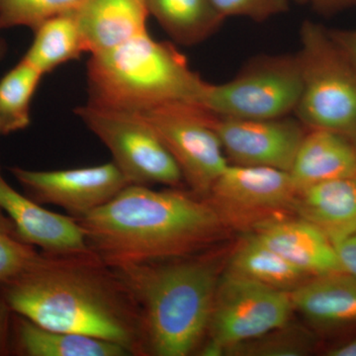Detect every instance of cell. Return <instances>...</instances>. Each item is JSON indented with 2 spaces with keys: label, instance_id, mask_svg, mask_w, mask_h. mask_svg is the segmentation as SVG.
<instances>
[{
  "label": "cell",
  "instance_id": "17",
  "mask_svg": "<svg viewBox=\"0 0 356 356\" xmlns=\"http://www.w3.org/2000/svg\"><path fill=\"white\" fill-rule=\"evenodd\" d=\"M289 172L298 191L327 180L356 177L355 142L334 131L309 129Z\"/></svg>",
  "mask_w": 356,
  "mask_h": 356
},
{
  "label": "cell",
  "instance_id": "19",
  "mask_svg": "<svg viewBox=\"0 0 356 356\" xmlns=\"http://www.w3.org/2000/svg\"><path fill=\"white\" fill-rule=\"evenodd\" d=\"M11 355L129 356L131 353L106 339L46 329L13 313Z\"/></svg>",
  "mask_w": 356,
  "mask_h": 356
},
{
  "label": "cell",
  "instance_id": "9",
  "mask_svg": "<svg viewBox=\"0 0 356 356\" xmlns=\"http://www.w3.org/2000/svg\"><path fill=\"white\" fill-rule=\"evenodd\" d=\"M175 159L185 184L207 196L229 165L215 129L216 115L193 103L177 102L144 112Z\"/></svg>",
  "mask_w": 356,
  "mask_h": 356
},
{
  "label": "cell",
  "instance_id": "20",
  "mask_svg": "<svg viewBox=\"0 0 356 356\" xmlns=\"http://www.w3.org/2000/svg\"><path fill=\"white\" fill-rule=\"evenodd\" d=\"M154 16L168 36L178 44L194 46L209 39L225 18L211 0H146Z\"/></svg>",
  "mask_w": 356,
  "mask_h": 356
},
{
  "label": "cell",
  "instance_id": "27",
  "mask_svg": "<svg viewBox=\"0 0 356 356\" xmlns=\"http://www.w3.org/2000/svg\"><path fill=\"white\" fill-rule=\"evenodd\" d=\"M222 17H243L264 22L286 13L289 0H211Z\"/></svg>",
  "mask_w": 356,
  "mask_h": 356
},
{
  "label": "cell",
  "instance_id": "33",
  "mask_svg": "<svg viewBox=\"0 0 356 356\" xmlns=\"http://www.w3.org/2000/svg\"><path fill=\"white\" fill-rule=\"evenodd\" d=\"M6 43H4L3 40L0 39V58L3 57L4 54H6Z\"/></svg>",
  "mask_w": 356,
  "mask_h": 356
},
{
  "label": "cell",
  "instance_id": "4",
  "mask_svg": "<svg viewBox=\"0 0 356 356\" xmlns=\"http://www.w3.org/2000/svg\"><path fill=\"white\" fill-rule=\"evenodd\" d=\"M86 79L88 102L138 113L170 103L200 105L208 83L175 44L154 40L149 32L91 55Z\"/></svg>",
  "mask_w": 356,
  "mask_h": 356
},
{
  "label": "cell",
  "instance_id": "16",
  "mask_svg": "<svg viewBox=\"0 0 356 356\" xmlns=\"http://www.w3.org/2000/svg\"><path fill=\"white\" fill-rule=\"evenodd\" d=\"M294 310L321 330L356 325V276L341 273L309 278L290 292Z\"/></svg>",
  "mask_w": 356,
  "mask_h": 356
},
{
  "label": "cell",
  "instance_id": "7",
  "mask_svg": "<svg viewBox=\"0 0 356 356\" xmlns=\"http://www.w3.org/2000/svg\"><path fill=\"white\" fill-rule=\"evenodd\" d=\"M74 113L109 149L113 163L131 184L184 188L179 166L144 115L88 102Z\"/></svg>",
  "mask_w": 356,
  "mask_h": 356
},
{
  "label": "cell",
  "instance_id": "29",
  "mask_svg": "<svg viewBox=\"0 0 356 356\" xmlns=\"http://www.w3.org/2000/svg\"><path fill=\"white\" fill-rule=\"evenodd\" d=\"M334 248L344 273L356 276V229L350 235L334 243Z\"/></svg>",
  "mask_w": 356,
  "mask_h": 356
},
{
  "label": "cell",
  "instance_id": "18",
  "mask_svg": "<svg viewBox=\"0 0 356 356\" xmlns=\"http://www.w3.org/2000/svg\"><path fill=\"white\" fill-rule=\"evenodd\" d=\"M293 209L334 245L356 229V177L327 180L302 189Z\"/></svg>",
  "mask_w": 356,
  "mask_h": 356
},
{
  "label": "cell",
  "instance_id": "3",
  "mask_svg": "<svg viewBox=\"0 0 356 356\" xmlns=\"http://www.w3.org/2000/svg\"><path fill=\"white\" fill-rule=\"evenodd\" d=\"M114 269L140 309L143 356L197 353L209 329L217 261L200 252Z\"/></svg>",
  "mask_w": 356,
  "mask_h": 356
},
{
  "label": "cell",
  "instance_id": "30",
  "mask_svg": "<svg viewBox=\"0 0 356 356\" xmlns=\"http://www.w3.org/2000/svg\"><path fill=\"white\" fill-rule=\"evenodd\" d=\"M332 39L356 70V29L330 30Z\"/></svg>",
  "mask_w": 356,
  "mask_h": 356
},
{
  "label": "cell",
  "instance_id": "5",
  "mask_svg": "<svg viewBox=\"0 0 356 356\" xmlns=\"http://www.w3.org/2000/svg\"><path fill=\"white\" fill-rule=\"evenodd\" d=\"M303 88L294 114L307 128L356 138V70L330 30L307 20L300 29Z\"/></svg>",
  "mask_w": 356,
  "mask_h": 356
},
{
  "label": "cell",
  "instance_id": "34",
  "mask_svg": "<svg viewBox=\"0 0 356 356\" xmlns=\"http://www.w3.org/2000/svg\"><path fill=\"white\" fill-rule=\"evenodd\" d=\"M294 1L298 2V3L305 4L308 3V2H310L311 0H294Z\"/></svg>",
  "mask_w": 356,
  "mask_h": 356
},
{
  "label": "cell",
  "instance_id": "1",
  "mask_svg": "<svg viewBox=\"0 0 356 356\" xmlns=\"http://www.w3.org/2000/svg\"><path fill=\"white\" fill-rule=\"evenodd\" d=\"M13 313L46 329L106 339L143 356L137 302L114 268L95 250L42 252L27 273L0 285Z\"/></svg>",
  "mask_w": 356,
  "mask_h": 356
},
{
  "label": "cell",
  "instance_id": "25",
  "mask_svg": "<svg viewBox=\"0 0 356 356\" xmlns=\"http://www.w3.org/2000/svg\"><path fill=\"white\" fill-rule=\"evenodd\" d=\"M37 248L21 236L13 220L0 209V285L32 268L42 255Z\"/></svg>",
  "mask_w": 356,
  "mask_h": 356
},
{
  "label": "cell",
  "instance_id": "10",
  "mask_svg": "<svg viewBox=\"0 0 356 356\" xmlns=\"http://www.w3.org/2000/svg\"><path fill=\"white\" fill-rule=\"evenodd\" d=\"M297 193L289 172L229 163L207 197L225 226L255 229L293 209Z\"/></svg>",
  "mask_w": 356,
  "mask_h": 356
},
{
  "label": "cell",
  "instance_id": "6",
  "mask_svg": "<svg viewBox=\"0 0 356 356\" xmlns=\"http://www.w3.org/2000/svg\"><path fill=\"white\" fill-rule=\"evenodd\" d=\"M303 88L298 55L250 58L226 83H207L200 105L217 116L273 119L294 114Z\"/></svg>",
  "mask_w": 356,
  "mask_h": 356
},
{
  "label": "cell",
  "instance_id": "8",
  "mask_svg": "<svg viewBox=\"0 0 356 356\" xmlns=\"http://www.w3.org/2000/svg\"><path fill=\"white\" fill-rule=\"evenodd\" d=\"M290 292L226 273L218 282L208 329L199 355L218 356L289 323Z\"/></svg>",
  "mask_w": 356,
  "mask_h": 356
},
{
  "label": "cell",
  "instance_id": "28",
  "mask_svg": "<svg viewBox=\"0 0 356 356\" xmlns=\"http://www.w3.org/2000/svg\"><path fill=\"white\" fill-rule=\"evenodd\" d=\"M13 312L0 291V356L11 355Z\"/></svg>",
  "mask_w": 356,
  "mask_h": 356
},
{
  "label": "cell",
  "instance_id": "2",
  "mask_svg": "<svg viewBox=\"0 0 356 356\" xmlns=\"http://www.w3.org/2000/svg\"><path fill=\"white\" fill-rule=\"evenodd\" d=\"M76 221L89 248L113 268L200 254L225 228L207 196L139 184Z\"/></svg>",
  "mask_w": 356,
  "mask_h": 356
},
{
  "label": "cell",
  "instance_id": "32",
  "mask_svg": "<svg viewBox=\"0 0 356 356\" xmlns=\"http://www.w3.org/2000/svg\"><path fill=\"white\" fill-rule=\"evenodd\" d=\"M325 355L329 356H356V337L341 346L331 348Z\"/></svg>",
  "mask_w": 356,
  "mask_h": 356
},
{
  "label": "cell",
  "instance_id": "23",
  "mask_svg": "<svg viewBox=\"0 0 356 356\" xmlns=\"http://www.w3.org/2000/svg\"><path fill=\"white\" fill-rule=\"evenodd\" d=\"M43 74L21 60L0 81V135L24 130L30 125L33 96Z\"/></svg>",
  "mask_w": 356,
  "mask_h": 356
},
{
  "label": "cell",
  "instance_id": "15",
  "mask_svg": "<svg viewBox=\"0 0 356 356\" xmlns=\"http://www.w3.org/2000/svg\"><path fill=\"white\" fill-rule=\"evenodd\" d=\"M86 51L112 50L147 32L146 0H84L76 11Z\"/></svg>",
  "mask_w": 356,
  "mask_h": 356
},
{
  "label": "cell",
  "instance_id": "21",
  "mask_svg": "<svg viewBox=\"0 0 356 356\" xmlns=\"http://www.w3.org/2000/svg\"><path fill=\"white\" fill-rule=\"evenodd\" d=\"M33 31L34 40L22 60L43 76L86 51L76 11L50 18Z\"/></svg>",
  "mask_w": 356,
  "mask_h": 356
},
{
  "label": "cell",
  "instance_id": "35",
  "mask_svg": "<svg viewBox=\"0 0 356 356\" xmlns=\"http://www.w3.org/2000/svg\"><path fill=\"white\" fill-rule=\"evenodd\" d=\"M353 142H355V147H356V138H355V139H353Z\"/></svg>",
  "mask_w": 356,
  "mask_h": 356
},
{
  "label": "cell",
  "instance_id": "22",
  "mask_svg": "<svg viewBox=\"0 0 356 356\" xmlns=\"http://www.w3.org/2000/svg\"><path fill=\"white\" fill-rule=\"evenodd\" d=\"M228 273L287 292L311 278L254 235L236 248Z\"/></svg>",
  "mask_w": 356,
  "mask_h": 356
},
{
  "label": "cell",
  "instance_id": "31",
  "mask_svg": "<svg viewBox=\"0 0 356 356\" xmlns=\"http://www.w3.org/2000/svg\"><path fill=\"white\" fill-rule=\"evenodd\" d=\"M310 2L322 13H336L356 4V0H311Z\"/></svg>",
  "mask_w": 356,
  "mask_h": 356
},
{
  "label": "cell",
  "instance_id": "13",
  "mask_svg": "<svg viewBox=\"0 0 356 356\" xmlns=\"http://www.w3.org/2000/svg\"><path fill=\"white\" fill-rule=\"evenodd\" d=\"M0 209L6 213L28 243L48 254L88 252L84 232L74 218L47 210L4 179L0 168Z\"/></svg>",
  "mask_w": 356,
  "mask_h": 356
},
{
  "label": "cell",
  "instance_id": "14",
  "mask_svg": "<svg viewBox=\"0 0 356 356\" xmlns=\"http://www.w3.org/2000/svg\"><path fill=\"white\" fill-rule=\"evenodd\" d=\"M254 231L262 243L310 277L343 271L334 243L301 218L273 220Z\"/></svg>",
  "mask_w": 356,
  "mask_h": 356
},
{
  "label": "cell",
  "instance_id": "11",
  "mask_svg": "<svg viewBox=\"0 0 356 356\" xmlns=\"http://www.w3.org/2000/svg\"><path fill=\"white\" fill-rule=\"evenodd\" d=\"M10 172L25 189L26 195L41 205L63 208L74 219L102 207L131 184L113 161L58 170L14 166Z\"/></svg>",
  "mask_w": 356,
  "mask_h": 356
},
{
  "label": "cell",
  "instance_id": "12",
  "mask_svg": "<svg viewBox=\"0 0 356 356\" xmlns=\"http://www.w3.org/2000/svg\"><path fill=\"white\" fill-rule=\"evenodd\" d=\"M215 129L229 163L290 172L308 132L299 119H238L217 116Z\"/></svg>",
  "mask_w": 356,
  "mask_h": 356
},
{
  "label": "cell",
  "instance_id": "24",
  "mask_svg": "<svg viewBox=\"0 0 356 356\" xmlns=\"http://www.w3.org/2000/svg\"><path fill=\"white\" fill-rule=\"evenodd\" d=\"M314 341L302 327L283 325L226 351L227 355L245 356H303L310 353Z\"/></svg>",
  "mask_w": 356,
  "mask_h": 356
},
{
  "label": "cell",
  "instance_id": "26",
  "mask_svg": "<svg viewBox=\"0 0 356 356\" xmlns=\"http://www.w3.org/2000/svg\"><path fill=\"white\" fill-rule=\"evenodd\" d=\"M84 0H0V30L29 27L32 30L44 21L74 13Z\"/></svg>",
  "mask_w": 356,
  "mask_h": 356
}]
</instances>
